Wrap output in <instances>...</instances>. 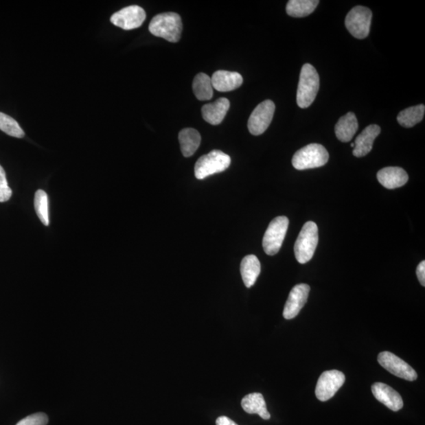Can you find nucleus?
<instances>
[{"label":"nucleus","mask_w":425,"mask_h":425,"mask_svg":"<svg viewBox=\"0 0 425 425\" xmlns=\"http://www.w3.org/2000/svg\"><path fill=\"white\" fill-rule=\"evenodd\" d=\"M372 391L376 399L392 411H399L404 405L401 395L389 385L375 383L372 386Z\"/></svg>","instance_id":"nucleus-13"},{"label":"nucleus","mask_w":425,"mask_h":425,"mask_svg":"<svg viewBox=\"0 0 425 425\" xmlns=\"http://www.w3.org/2000/svg\"><path fill=\"white\" fill-rule=\"evenodd\" d=\"M320 88V78L315 68L305 64L301 69L297 90V104L300 108H308L315 100Z\"/></svg>","instance_id":"nucleus-2"},{"label":"nucleus","mask_w":425,"mask_h":425,"mask_svg":"<svg viewBox=\"0 0 425 425\" xmlns=\"http://www.w3.org/2000/svg\"><path fill=\"white\" fill-rule=\"evenodd\" d=\"M310 287L308 284H299L290 290L286 304H285L283 316L285 319H295L308 302Z\"/></svg>","instance_id":"nucleus-12"},{"label":"nucleus","mask_w":425,"mask_h":425,"mask_svg":"<svg viewBox=\"0 0 425 425\" xmlns=\"http://www.w3.org/2000/svg\"><path fill=\"white\" fill-rule=\"evenodd\" d=\"M230 107V102L226 98H220L213 104L204 105L202 108L203 119L213 126H218L224 120Z\"/></svg>","instance_id":"nucleus-17"},{"label":"nucleus","mask_w":425,"mask_h":425,"mask_svg":"<svg viewBox=\"0 0 425 425\" xmlns=\"http://www.w3.org/2000/svg\"><path fill=\"white\" fill-rule=\"evenodd\" d=\"M230 156L219 150H214L198 159L195 165L197 179L203 180L215 174L222 173L229 168Z\"/></svg>","instance_id":"nucleus-5"},{"label":"nucleus","mask_w":425,"mask_h":425,"mask_svg":"<svg viewBox=\"0 0 425 425\" xmlns=\"http://www.w3.org/2000/svg\"><path fill=\"white\" fill-rule=\"evenodd\" d=\"M194 94L200 101H206L212 99L214 95L211 78L206 73H198L193 80L192 84Z\"/></svg>","instance_id":"nucleus-23"},{"label":"nucleus","mask_w":425,"mask_h":425,"mask_svg":"<svg viewBox=\"0 0 425 425\" xmlns=\"http://www.w3.org/2000/svg\"><path fill=\"white\" fill-rule=\"evenodd\" d=\"M378 362L382 367L397 378L409 381H414L417 378L416 371L394 354L389 352H381L378 355Z\"/></svg>","instance_id":"nucleus-10"},{"label":"nucleus","mask_w":425,"mask_h":425,"mask_svg":"<svg viewBox=\"0 0 425 425\" xmlns=\"http://www.w3.org/2000/svg\"><path fill=\"white\" fill-rule=\"evenodd\" d=\"M0 130L16 138H23L25 133L13 117L0 112Z\"/></svg>","instance_id":"nucleus-26"},{"label":"nucleus","mask_w":425,"mask_h":425,"mask_svg":"<svg viewBox=\"0 0 425 425\" xmlns=\"http://www.w3.org/2000/svg\"><path fill=\"white\" fill-rule=\"evenodd\" d=\"M47 423L48 417L46 414L37 413L25 417L16 425H47Z\"/></svg>","instance_id":"nucleus-28"},{"label":"nucleus","mask_w":425,"mask_h":425,"mask_svg":"<svg viewBox=\"0 0 425 425\" xmlns=\"http://www.w3.org/2000/svg\"><path fill=\"white\" fill-rule=\"evenodd\" d=\"M378 179L387 189H395L406 184L409 176L402 168H386L378 172Z\"/></svg>","instance_id":"nucleus-16"},{"label":"nucleus","mask_w":425,"mask_h":425,"mask_svg":"<svg viewBox=\"0 0 425 425\" xmlns=\"http://www.w3.org/2000/svg\"><path fill=\"white\" fill-rule=\"evenodd\" d=\"M289 225L287 217L274 218L268 225L262 240L263 249L268 255H275L281 250Z\"/></svg>","instance_id":"nucleus-6"},{"label":"nucleus","mask_w":425,"mask_h":425,"mask_svg":"<svg viewBox=\"0 0 425 425\" xmlns=\"http://www.w3.org/2000/svg\"><path fill=\"white\" fill-rule=\"evenodd\" d=\"M354 146H355L354 143H351V147L352 148H354Z\"/></svg>","instance_id":"nucleus-31"},{"label":"nucleus","mask_w":425,"mask_h":425,"mask_svg":"<svg viewBox=\"0 0 425 425\" xmlns=\"http://www.w3.org/2000/svg\"><path fill=\"white\" fill-rule=\"evenodd\" d=\"M12 196V190L9 187L6 173L0 165V203L8 201Z\"/></svg>","instance_id":"nucleus-27"},{"label":"nucleus","mask_w":425,"mask_h":425,"mask_svg":"<svg viewBox=\"0 0 425 425\" xmlns=\"http://www.w3.org/2000/svg\"><path fill=\"white\" fill-rule=\"evenodd\" d=\"M345 382V375L341 371L330 370L323 373L317 381L315 394L320 401L332 399Z\"/></svg>","instance_id":"nucleus-9"},{"label":"nucleus","mask_w":425,"mask_h":425,"mask_svg":"<svg viewBox=\"0 0 425 425\" xmlns=\"http://www.w3.org/2000/svg\"><path fill=\"white\" fill-rule=\"evenodd\" d=\"M330 154L324 146L319 143H311L301 148L292 158L295 169L305 170L321 168L329 161Z\"/></svg>","instance_id":"nucleus-3"},{"label":"nucleus","mask_w":425,"mask_h":425,"mask_svg":"<svg viewBox=\"0 0 425 425\" xmlns=\"http://www.w3.org/2000/svg\"><path fill=\"white\" fill-rule=\"evenodd\" d=\"M372 18V12L369 8L362 6L355 7L347 14L345 25L349 34L355 38L365 39L369 34Z\"/></svg>","instance_id":"nucleus-7"},{"label":"nucleus","mask_w":425,"mask_h":425,"mask_svg":"<svg viewBox=\"0 0 425 425\" xmlns=\"http://www.w3.org/2000/svg\"><path fill=\"white\" fill-rule=\"evenodd\" d=\"M417 276L420 283L423 287L425 286V261L420 262L417 268Z\"/></svg>","instance_id":"nucleus-29"},{"label":"nucleus","mask_w":425,"mask_h":425,"mask_svg":"<svg viewBox=\"0 0 425 425\" xmlns=\"http://www.w3.org/2000/svg\"><path fill=\"white\" fill-rule=\"evenodd\" d=\"M240 273L245 286L251 288L261 273V264L258 258L253 255L244 257L241 262Z\"/></svg>","instance_id":"nucleus-19"},{"label":"nucleus","mask_w":425,"mask_h":425,"mask_svg":"<svg viewBox=\"0 0 425 425\" xmlns=\"http://www.w3.org/2000/svg\"><path fill=\"white\" fill-rule=\"evenodd\" d=\"M319 240V228L316 223L306 222L301 230L294 249L295 258L300 264H305L312 260Z\"/></svg>","instance_id":"nucleus-4"},{"label":"nucleus","mask_w":425,"mask_h":425,"mask_svg":"<svg viewBox=\"0 0 425 425\" xmlns=\"http://www.w3.org/2000/svg\"><path fill=\"white\" fill-rule=\"evenodd\" d=\"M179 142L183 155L191 157L200 146L201 136L195 128H184L179 133Z\"/></svg>","instance_id":"nucleus-20"},{"label":"nucleus","mask_w":425,"mask_h":425,"mask_svg":"<svg viewBox=\"0 0 425 425\" xmlns=\"http://www.w3.org/2000/svg\"><path fill=\"white\" fill-rule=\"evenodd\" d=\"M217 425H238L228 417H219L216 421Z\"/></svg>","instance_id":"nucleus-30"},{"label":"nucleus","mask_w":425,"mask_h":425,"mask_svg":"<svg viewBox=\"0 0 425 425\" xmlns=\"http://www.w3.org/2000/svg\"><path fill=\"white\" fill-rule=\"evenodd\" d=\"M241 406L245 412L250 414H258L262 419H271L268 412L264 397L260 393H251L246 395L241 402Z\"/></svg>","instance_id":"nucleus-21"},{"label":"nucleus","mask_w":425,"mask_h":425,"mask_svg":"<svg viewBox=\"0 0 425 425\" xmlns=\"http://www.w3.org/2000/svg\"><path fill=\"white\" fill-rule=\"evenodd\" d=\"M145 19H146V12L144 10L137 5H133L113 14L111 21L121 29L131 30L141 27Z\"/></svg>","instance_id":"nucleus-11"},{"label":"nucleus","mask_w":425,"mask_h":425,"mask_svg":"<svg viewBox=\"0 0 425 425\" xmlns=\"http://www.w3.org/2000/svg\"><path fill=\"white\" fill-rule=\"evenodd\" d=\"M243 82V77L239 73L226 71H216L211 78L213 88L222 93L238 89Z\"/></svg>","instance_id":"nucleus-15"},{"label":"nucleus","mask_w":425,"mask_h":425,"mask_svg":"<svg viewBox=\"0 0 425 425\" xmlns=\"http://www.w3.org/2000/svg\"><path fill=\"white\" fill-rule=\"evenodd\" d=\"M425 106L423 104L409 107L402 111L397 117L400 125L405 128H411L423 120Z\"/></svg>","instance_id":"nucleus-24"},{"label":"nucleus","mask_w":425,"mask_h":425,"mask_svg":"<svg viewBox=\"0 0 425 425\" xmlns=\"http://www.w3.org/2000/svg\"><path fill=\"white\" fill-rule=\"evenodd\" d=\"M182 28L180 15L174 12L163 13L154 16L149 25L150 34L171 43L180 41Z\"/></svg>","instance_id":"nucleus-1"},{"label":"nucleus","mask_w":425,"mask_h":425,"mask_svg":"<svg viewBox=\"0 0 425 425\" xmlns=\"http://www.w3.org/2000/svg\"><path fill=\"white\" fill-rule=\"evenodd\" d=\"M319 3V0H290L286 12L290 17H306L314 12Z\"/></svg>","instance_id":"nucleus-22"},{"label":"nucleus","mask_w":425,"mask_h":425,"mask_svg":"<svg viewBox=\"0 0 425 425\" xmlns=\"http://www.w3.org/2000/svg\"><path fill=\"white\" fill-rule=\"evenodd\" d=\"M34 207L41 222L45 226L49 225V207H48V197L45 191H36Z\"/></svg>","instance_id":"nucleus-25"},{"label":"nucleus","mask_w":425,"mask_h":425,"mask_svg":"<svg viewBox=\"0 0 425 425\" xmlns=\"http://www.w3.org/2000/svg\"><path fill=\"white\" fill-rule=\"evenodd\" d=\"M275 109V104L268 100L257 106L247 124L252 135L260 136L266 131L271 124Z\"/></svg>","instance_id":"nucleus-8"},{"label":"nucleus","mask_w":425,"mask_h":425,"mask_svg":"<svg viewBox=\"0 0 425 425\" xmlns=\"http://www.w3.org/2000/svg\"><path fill=\"white\" fill-rule=\"evenodd\" d=\"M380 127L371 125L365 128L363 133L355 139L353 154L355 157L362 158L367 155L373 149L375 139L380 135Z\"/></svg>","instance_id":"nucleus-14"},{"label":"nucleus","mask_w":425,"mask_h":425,"mask_svg":"<svg viewBox=\"0 0 425 425\" xmlns=\"http://www.w3.org/2000/svg\"><path fill=\"white\" fill-rule=\"evenodd\" d=\"M358 122L356 116L352 112H349L338 121L335 132L338 139L343 143L349 142L357 133Z\"/></svg>","instance_id":"nucleus-18"}]
</instances>
